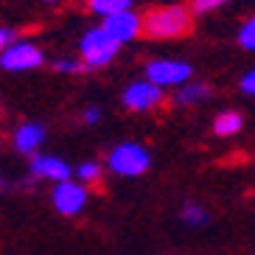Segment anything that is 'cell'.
<instances>
[{"label": "cell", "mask_w": 255, "mask_h": 255, "mask_svg": "<svg viewBox=\"0 0 255 255\" xmlns=\"http://www.w3.org/2000/svg\"><path fill=\"white\" fill-rule=\"evenodd\" d=\"M194 11L185 6H157L143 14V34L149 39H177L191 31Z\"/></svg>", "instance_id": "obj_1"}, {"label": "cell", "mask_w": 255, "mask_h": 255, "mask_svg": "<svg viewBox=\"0 0 255 255\" xmlns=\"http://www.w3.org/2000/svg\"><path fill=\"white\" fill-rule=\"evenodd\" d=\"M118 51H121V42H115V39L110 37L101 25H98V28L84 31V37L79 39V53H82L87 70L107 68V65L118 56Z\"/></svg>", "instance_id": "obj_2"}, {"label": "cell", "mask_w": 255, "mask_h": 255, "mask_svg": "<svg viewBox=\"0 0 255 255\" xmlns=\"http://www.w3.org/2000/svg\"><path fill=\"white\" fill-rule=\"evenodd\" d=\"M107 165H110V171L118 174V177H140V174L149 171L151 157L140 143L127 140V143H118V146L110 151Z\"/></svg>", "instance_id": "obj_3"}, {"label": "cell", "mask_w": 255, "mask_h": 255, "mask_svg": "<svg viewBox=\"0 0 255 255\" xmlns=\"http://www.w3.org/2000/svg\"><path fill=\"white\" fill-rule=\"evenodd\" d=\"M39 65H45V53L37 42L31 39H17L14 45H8L0 51V68L8 73H23V70H34Z\"/></svg>", "instance_id": "obj_4"}, {"label": "cell", "mask_w": 255, "mask_h": 255, "mask_svg": "<svg viewBox=\"0 0 255 255\" xmlns=\"http://www.w3.org/2000/svg\"><path fill=\"white\" fill-rule=\"evenodd\" d=\"M191 65L182 59H154L146 65V79L154 82L157 87H182L191 82Z\"/></svg>", "instance_id": "obj_5"}, {"label": "cell", "mask_w": 255, "mask_h": 255, "mask_svg": "<svg viewBox=\"0 0 255 255\" xmlns=\"http://www.w3.org/2000/svg\"><path fill=\"white\" fill-rule=\"evenodd\" d=\"M87 199H90L87 188L82 182H70V180L56 182V188H53V194H51L53 208L59 210L62 216H79L84 210V205H87Z\"/></svg>", "instance_id": "obj_6"}, {"label": "cell", "mask_w": 255, "mask_h": 255, "mask_svg": "<svg viewBox=\"0 0 255 255\" xmlns=\"http://www.w3.org/2000/svg\"><path fill=\"white\" fill-rule=\"evenodd\" d=\"M163 101V87H157L154 82L143 79V82H132L124 90V107L132 113H149L154 107H160Z\"/></svg>", "instance_id": "obj_7"}, {"label": "cell", "mask_w": 255, "mask_h": 255, "mask_svg": "<svg viewBox=\"0 0 255 255\" xmlns=\"http://www.w3.org/2000/svg\"><path fill=\"white\" fill-rule=\"evenodd\" d=\"M101 28L110 34V37L115 39V42H132V39L137 37L143 31V17H137L132 8L129 11H121V14H113V17H104V23H101Z\"/></svg>", "instance_id": "obj_8"}, {"label": "cell", "mask_w": 255, "mask_h": 255, "mask_svg": "<svg viewBox=\"0 0 255 255\" xmlns=\"http://www.w3.org/2000/svg\"><path fill=\"white\" fill-rule=\"evenodd\" d=\"M73 168L62 157H53V154H34L31 157V177H42V180L51 182H68Z\"/></svg>", "instance_id": "obj_9"}, {"label": "cell", "mask_w": 255, "mask_h": 255, "mask_svg": "<svg viewBox=\"0 0 255 255\" xmlns=\"http://www.w3.org/2000/svg\"><path fill=\"white\" fill-rule=\"evenodd\" d=\"M42 140H45V127L42 124H20V127L14 129V135H11V146H14L17 154H25V157H34L39 151V146H42Z\"/></svg>", "instance_id": "obj_10"}, {"label": "cell", "mask_w": 255, "mask_h": 255, "mask_svg": "<svg viewBox=\"0 0 255 255\" xmlns=\"http://www.w3.org/2000/svg\"><path fill=\"white\" fill-rule=\"evenodd\" d=\"M210 98V87L202 82H188L182 84L180 90H177V96H174V101L180 107H196V104H202V101H208Z\"/></svg>", "instance_id": "obj_11"}, {"label": "cell", "mask_w": 255, "mask_h": 255, "mask_svg": "<svg viewBox=\"0 0 255 255\" xmlns=\"http://www.w3.org/2000/svg\"><path fill=\"white\" fill-rule=\"evenodd\" d=\"M241 127H244V118H241L239 113H233V110L219 113V118L213 121V132H216L219 137H233L236 132H241Z\"/></svg>", "instance_id": "obj_12"}, {"label": "cell", "mask_w": 255, "mask_h": 255, "mask_svg": "<svg viewBox=\"0 0 255 255\" xmlns=\"http://www.w3.org/2000/svg\"><path fill=\"white\" fill-rule=\"evenodd\" d=\"M87 8H90L93 14H98L101 20H104V17L129 11V8H132V0H87Z\"/></svg>", "instance_id": "obj_13"}, {"label": "cell", "mask_w": 255, "mask_h": 255, "mask_svg": "<svg viewBox=\"0 0 255 255\" xmlns=\"http://www.w3.org/2000/svg\"><path fill=\"white\" fill-rule=\"evenodd\" d=\"M208 210L202 208V205H194V202H188L185 208H182V222H185L188 227H202L208 225Z\"/></svg>", "instance_id": "obj_14"}, {"label": "cell", "mask_w": 255, "mask_h": 255, "mask_svg": "<svg viewBox=\"0 0 255 255\" xmlns=\"http://www.w3.org/2000/svg\"><path fill=\"white\" fill-rule=\"evenodd\" d=\"M76 174H79V180L87 185V182H98L101 180V165L96 163V160H84L79 168H76Z\"/></svg>", "instance_id": "obj_15"}, {"label": "cell", "mask_w": 255, "mask_h": 255, "mask_svg": "<svg viewBox=\"0 0 255 255\" xmlns=\"http://www.w3.org/2000/svg\"><path fill=\"white\" fill-rule=\"evenodd\" d=\"M53 70H59V73H82V70H87V65H84V59L62 56V59H53Z\"/></svg>", "instance_id": "obj_16"}, {"label": "cell", "mask_w": 255, "mask_h": 255, "mask_svg": "<svg viewBox=\"0 0 255 255\" xmlns=\"http://www.w3.org/2000/svg\"><path fill=\"white\" fill-rule=\"evenodd\" d=\"M239 45L247 48V51H255V17H250L239 28Z\"/></svg>", "instance_id": "obj_17"}, {"label": "cell", "mask_w": 255, "mask_h": 255, "mask_svg": "<svg viewBox=\"0 0 255 255\" xmlns=\"http://www.w3.org/2000/svg\"><path fill=\"white\" fill-rule=\"evenodd\" d=\"M225 3H230V0H194V3H191V11H194V14H208V11H216V8L225 6Z\"/></svg>", "instance_id": "obj_18"}, {"label": "cell", "mask_w": 255, "mask_h": 255, "mask_svg": "<svg viewBox=\"0 0 255 255\" xmlns=\"http://www.w3.org/2000/svg\"><path fill=\"white\" fill-rule=\"evenodd\" d=\"M17 31L14 28H8V25H3V28H0V48H8V45H14L17 42Z\"/></svg>", "instance_id": "obj_19"}, {"label": "cell", "mask_w": 255, "mask_h": 255, "mask_svg": "<svg viewBox=\"0 0 255 255\" xmlns=\"http://www.w3.org/2000/svg\"><path fill=\"white\" fill-rule=\"evenodd\" d=\"M241 93H247V96H255V68L247 70V73L241 76Z\"/></svg>", "instance_id": "obj_20"}, {"label": "cell", "mask_w": 255, "mask_h": 255, "mask_svg": "<svg viewBox=\"0 0 255 255\" xmlns=\"http://www.w3.org/2000/svg\"><path fill=\"white\" fill-rule=\"evenodd\" d=\"M98 118H101V110H98V107H87V110L82 113V121L84 124H90V127L98 124Z\"/></svg>", "instance_id": "obj_21"}, {"label": "cell", "mask_w": 255, "mask_h": 255, "mask_svg": "<svg viewBox=\"0 0 255 255\" xmlns=\"http://www.w3.org/2000/svg\"><path fill=\"white\" fill-rule=\"evenodd\" d=\"M42 3H48V6H56V3H59V0H42Z\"/></svg>", "instance_id": "obj_22"}]
</instances>
